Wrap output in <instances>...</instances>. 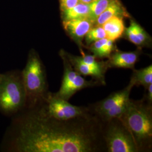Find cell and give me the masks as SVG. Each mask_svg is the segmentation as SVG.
<instances>
[{"label":"cell","instance_id":"obj_1","mask_svg":"<svg viewBox=\"0 0 152 152\" xmlns=\"http://www.w3.org/2000/svg\"><path fill=\"white\" fill-rule=\"evenodd\" d=\"M28 109L16 124L12 146L17 152H106L103 123L96 115L59 120L36 106Z\"/></svg>","mask_w":152,"mask_h":152},{"label":"cell","instance_id":"obj_2","mask_svg":"<svg viewBox=\"0 0 152 152\" xmlns=\"http://www.w3.org/2000/svg\"><path fill=\"white\" fill-rule=\"evenodd\" d=\"M130 132L139 152L152 149V104L143 98L129 99L124 113L120 117Z\"/></svg>","mask_w":152,"mask_h":152},{"label":"cell","instance_id":"obj_3","mask_svg":"<svg viewBox=\"0 0 152 152\" xmlns=\"http://www.w3.org/2000/svg\"><path fill=\"white\" fill-rule=\"evenodd\" d=\"M21 72L26 94L25 108H31L42 102L49 92L46 69L35 50L29 51Z\"/></svg>","mask_w":152,"mask_h":152},{"label":"cell","instance_id":"obj_4","mask_svg":"<svg viewBox=\"0 0 152 152\" xmlns=\"http://www.w3.org/2000/svg\"><path fill=\"white\" fill-rule=\"evenodd\" d=\"M26 94L20 71L2 73L0 77V111L5 115L16 114L25 108Z\"/></svg>","mask_w":152,"mask_h":152},{"label":"cell","instance_id":"obj_5","mask_svg":"<svg viewBox=\"0 0 152 152\" xmlns=\"http://www.w3.org/2000/svg\"><path fill=\"white\" fill-rule=\"evenodd\" d=\"M107 152H139L130 132L120 118L102 122Z\"/></svg>","mask_w":152,"mask_h":152},{"label":"cell","instance_id":"obj_6","mask_svg":"<svg viewBox=\"0 0 152 152\" xmlns=\"http://www.w3.org/2000/svg\"><path fill=\"white\" fill-rule=\"evenodd\" d=\"M36 106L47 116L56 120H73L94 114L89 106L73 105L68 100L59 98L55 95L54 93L50 92H48L44 100Z\"/></svg>","mask_w":152,"mask_h":152},{"label":"cell","instance_id":"obj_7","mask_svg":"<svg viewBox=\"0 0 152 152\" xmlns=\"http://www.w3.org/2000/svg\"><path fill=\"white\" fill-rule=\"evenodd\" d=\"M59 55L63 62L64 74L60 89L54 93L55 95L68 101L74 94L82 89L102 85L95 80H86L74 70L66 58L60 51Z\"/></svg>","mask_w":152,"mask_h":152},{"label":"cell","instance_id":"obj_8","mask_svg":"<svg viewBox=\"0 0 152 152\" xmlns=\"http://www.w3.org/2000/svg\"><path fill=\"white\" fill-rule=\"evenodd\" d=\"M134 86H135L131 82H129V85L124 89L112 92L103 100L90 105L91 110L99 118L102 115L109 110L114 108L121 102L129 99L131 91Z\"/></svg>","mask_w":152,"mask_h":152},{"label":"cell","instance_id":"obj_9","mask_svg":"<svg viewBox=\"0 0 152 152\" xmlns=\"http://www.w3.org/2000/svg\"><path fill=\"white\" fill-rule=\"evenodd\" d=\"M62 24L67 35L78 46L81 54H84L82 41L87 32L94 26V23L86 18L63 21Z\"/></svg>","mask_w":152,"mask_h":152},{"label":"cell","instance_id":"obj_10","mask_svg":"<svg viewBox=\"0 0 152 152\" xmlns=\"http://www.w3.org/2000/svg\"><path fill=\"white\" fill-rule=\"evenodd\" d=\"M60 52L65 56L72 66L79 75L83 76H91L94 80L99 82L102 85H105V75L108 68L107 66L95 67L83 63L79 56H76L61 50Z\"/></svg>","mask_w":152,"mask_h":152},{"label":"cell","instance_id":"obj_11","mask_svg":"<svg viewBox=\"0 0 152 152\" xmlns=\"http://www.w3.org/2000/svg\"><path fill=\"white\" fill-rule=\"evenodd\" d=\"M141 54V48L132 52H123L115 50L106 61L107 65L109 68H124L134 69L136 63L139 59Z\"/></svg>","mask_w":152,"mask_h":152},{"label":"cell","instance_id":"obj_12","mask_svg":"<svg viewBox=\"0 0 152 152\" xmlns=\"http://www.w3.org/2000/svg\"><path fill=\"white\" fill-rule=\"evenodd\" d=\"M125 37L138 48L150 47L152 38L150 35L137 23L131 20L129 27L125 28Z\"/></svg>","mask_w":152,"mask_h":152},{"label":"cell","instance_id":"obj_13","mask_svg":"<svg viewBox=\"0 0 152 152\" xmlns=\"http://www.w3.org/2000/svg\"><path fill=\"white\" fill-rule=\"evenodd\" d=\"M129 18L130 15L120 0H113L108 7L98 16L94 26H101L106 21L113 17Z\"/></svg>","mask_w":152,"mask_h":152},{"label":"cell","instance_id":"obj_14","mask_svg":"<svg viewBox=\"0 0 152 152\" xmlns=\"http://www.w3.org/2000/svg\"><path fill=\"white\" fill-rule=\"evenodd\" d=\"M89 51L96 59L108 58L114 51L117 50L114 41L104 38L95 41L88 46Z\"/></svg>","mask_w":152,"mask_h":152},{"label":"cell","instance_id":"obj_15","mask_svg":"<svg viewBox=\"0 0 152 152\" xmlns=\"http://www.w3.org/2000/svg\"><path fill=\"white\" fill-rule=\"evenodd\" d=\"M123 19L117 16L113 17L101 26L105 32L106 38L115 41L122 37L125 30Z\"/></svg>","mask_w":152,"mask_h":152},{"label":"cell","instance_id":"obj_16","mask_svg":"<svg viewBox=\"0 0 152 152\" xmlns=\"http://www.w3.org/2000/svg\"><path fill=\"white\" fill-rule=\"evenodd\" d=\"M88 4L80 2L72 8L61 11V17L63 21L78 19H88Z\"/></svg>","mask_w":152,"mask_h":152},{"label":"cell","instance_id":"obj_17","mask_svg":"<svg viewBox=\"0 0 152 152\" xmlns=\"http://www.w3.org/2000/svg\"><path fill=\"white\" fill-rule=\"evenodd\" d=\"M130 81L134 86H142L146 90L152 83V65L140 69H133Z\"/></svg>","mask_w":152,"mask_h":152},{"label":"cell","instance_id":"obj_18","mask_svg":"<svg viewBox=\"0 0 152 152\" xmlns=\"http://www.w3.org/2000/svg\"><path fill=\"white\" fill-rule=\"evenodd\" d=\"M113 0H94L88 4L89 13L88 19L94 23Z\"/></svg>","mask_w":152,"mask_h":152},{"label":"cell","instance_id":"obj_19","mask_svg":"<svg viewBox=\"0 0 152 152\" xmlns=\"http://www.w3.org/2000/svg\"><path fill=\"white\" fill-rule=\"evenodd\" d=\"M106 38L105 32L102 26H94L85 36V42L88 46L96 41Z\"/></svg>","mask_w":152,"mask_h":152},{"label":"cell","instance_id":"obj_20","mask_svg":"<svg viewBox=\"0 0 152 152\" xmlns=\"http://www.w3.org/2000/svg\"><path fill=\"white\" fill-rule=\"evenodd\" d=\"M60 10H64L74 7L80 2V0H59Z\"/></svg>","mask_w":152,"mask_h":152},{"label":"cell","instance_id":"obj_21","mask_svg":"<svg viewBox=\"0 0 152 152\" xmlns=\"http://www.w3.org/2000/svg\"><path fill=\"white\" fill-rule=\"evenodd\" d=\"M145 94L144 97L147 102L149 103L152 104V83L149 85L147 89L145 90Z\"/></svg>","mask_w":152,"mask_h":152},{"label":"cell","instance_id":"obj_22","mask_svg":"<svg viewBox=\"0 0 152 152\" xmlns=\"http://www.w3.org/2000/svg\"><path fill=\"white\" fill-rule=\"evenodd\" d=\"M93 1H94V0H80V2H82V3H83V4H89Z\"/></svg>","mask_w":152,"mask_h":152},{"label":"cell","instance_id":"obj_23","mask_svg":"<svg viewBox=\"0 0 152 152\" xmlns=\"http://www.w3.org/2000/svg\"><path fill=\"white\" fill-rule=\"evenodd\" d=\"M1 74H2V73H0V77H1Z\"/></svg>","mask_w":152,"mask_h":152}]
</instances>
